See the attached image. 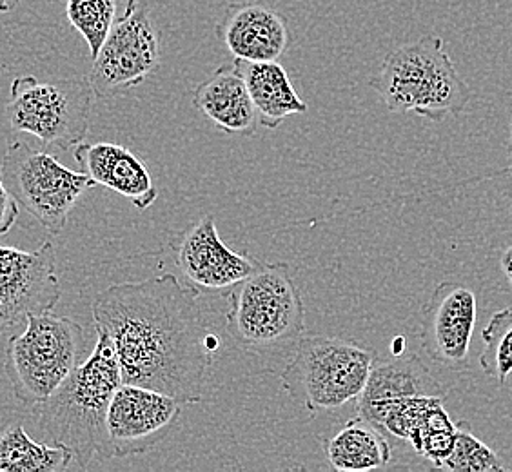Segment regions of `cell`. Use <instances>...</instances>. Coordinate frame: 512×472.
<instances>
[{
    "label": "cell",
    "instance_id": "obj_1",
    "mask_svg": "<svg viewBox=\"0 0 512 472\" xmlns=\"http://www.w3.org/2000/svg\"><path fill=\"white\" fill-rule=\"evenodd\" d=\"M198 296L171 273L113 284L95 296V329L111 338L124 384L169 394L182 405L202 400L218 338L207 333Z\"/></svg>",
    "mask_w": 512,
    "mask_h": 472
},
{
    "label": "cell",
    "instance_id": "obj_2",
    "mask_svg": "<svg viewBox=\"0 0 512 472\" xmlns=\"http://www.w3.org/2000/svg\"><path fill=\"white\" fill-rule=\"evenodd\" d=\"M95 331L93 353L48 400L33 407L42 434L51 443L68 447L80 469L111 458L106 416L113 394L124 384L111 338Z\"/></svg>",
    "mask_w": 512,
    "mask_h": 472
},
{
    "label": "cell",
    "instance_id": "obj_3",
    "mask_svg": "<svg viewBox=\"0 0 512 472\" xmlns=\"http://www.w3.org/2000/svg\"><path fill=\"white\" fill-rule=\"evenodd\" d=\"M369 86L387 111L416 113L433 122L460 115L473 95L440 37H424L389 53Z\"/></svg>",
    "mask_w": 512,
    "mask_h": 472
},
{
    "label": "cell",
    "instance_id": "obj_4",
    "mask_svg": "<svg viewBox=\"0 0 512 472\" xmlns=\"http://www.w3.org/2000/svg\"><path fill=\"white\" fill-rule=\"evenodd\" d=\"M375 349L333 336H300L293 358L280 374L282 387L315 416L356 400L373 365Z\"/></svg>",
    "mask_w": 512,
    "mask_h": 472
},
{
    "label": "cell",
    "instance_id": "obj_5",
    "mask_svg": "<svg viewBox=\"0 0 512 472\" xmlns=\"http://www.w3.org/2000/svg\"><path fill=\"white\" fill-rule=\"evenodd\" d=\"M84 327L53 313L31 315L22 335H13L6 349L4 371L15 398L24 407L48 400L84 362Z\"/></svg>",
    "mask_w": 512,
    "mask_h": 472
},
{
    "label": "cell",
    "instance_id": "obj_6",
    "mask_svg": "<svg viewBox=\"0 0 512 472\" xmlns=\"http://www.w3.org/2000/svg\"><path fill=\"white\" fill-rule=\"evenodd\" d=\"M229 333L253 349L295 342L306 331V305L286 262L262 264L233 286L227 311Z\"/></svg>",
    "mask_w": 512,
    "mask_h": 472
},
{
    "label": "cell",
    "instance_id": "obj_7",
    "mask_svg": "<svg viewBox=\"0 0 512 472\" xmlns=\"http://www.w3.org/2000/svg\"><path fill=\"white\" fill-rule=\"evenodd\" d=\"M0 178L17 206L53 236L62 233L79 198L97 186L86 173L62 166L50 153L22 140L11 142L4 151Z\"/></svg>",
    "mask_w": 512,
    "mask_h": 472
},
{
    "label": "cell",
    "instance_id": "obj_8",
    "mask_svg": "<svg viewBox=\"0 0 512 472\" xmlns=\"http://www.w3.org/2000/svg\"><path fill=\"white\" fill-rule=\"evenodd\" d=\"M8 120L13 131L39 138L46 146L73 149L88 135L95 93L88 77L11 82Z\"/></svg>",
    "mask_w": 512,
    "mask_h": 472
},
{
    "label": "cell",
    "instance_id": "obj_9",
    "mask_svg": "<svg viewBox=\"0 0 512 472\" xmlns=\"http://www.w3.org/2000/svg\"><path fill=\"white\" fill-rule=\"evenodd\" d=\"M160 68V37L140 0H128L109 30L88 80L95 97L109 99L137 88Z\"/></svg>",
    "mask_w": 512,
    "mask_h": 472
},
{
    "label": "cell",
    "instance_id": "obj_10",
    "mask_svg": "<svg viewBox=\"0 0 512 472\" xmlns=\"http://www.w3.org/2000/svg\"><path fill=\"white\" fill-rule=\"evenodd\" d=\"M62 289L51 240L35 251L0 246V335L31 315L51 313Z\"/></svg>",
    "mask_w": 512,
    "mask_h": 472
},
{
    "label": "cell",
    "instance_id": "obj_11",
    "mask_svg": "<svg viewBox=\"0 0 512 472\" xmlns=\"http://www.w3.org/2000/svg\"><path fill=\"white\" fill-rule=\"evenodd\" d=\"M182 404L169 394L142 385L122 384L106 416L111 458L148 453L175 427Z\"/></svg>",
    "mask_w": 512,
    "mask_h": 472
},
{
    "label": "cell",
    "instance_id": "obj_12",
    "mask_svg": "<svg viewBox=\"0 0 512 472\" xmlns=\"http://www.w3.org/2000/svg\"><path fill=\"white\" fill-rule=\"evenodd\" d=\"M476 318V295L469 287L440 284L420 318V342L425 354L434 364L454 371L467 369Z\"/></svg>",
    "mask_w": 512,
    "mask_h": 472
},
{
    "label": "cell",
    "instance_id": "obj_13",
    "mask_svg": "<svg viewBox=\"0 0 512 472\" xmlns=\"http://www.w3.org/2000/svg\"><path fill=\"white\" fill-rule=\"evenodd\" d=\"M180 273L197 291H224L253 275L264 262L249 253H237L218 235L217 220L206 215L180 235L175 244Z\"/></svg>",
    "mask_w": 512,
    "mask_h": 472
},
{
    "label": "cell",
    "instance_id": "obj_14",
    "mask_svg": "<svg viewBox=\"0 0 512 472\" xmlns=\"http://www.w3.org/2000/svg\"><path fill=\"white\" fill-rule=\"evenodd\" d=\"M218 37L235 59L278 60L289 46L287 22L260 2H231L218 22Z\"/></svg>",
    "mask_w": 512,
    "mask_h": 472
},
{
    "label": "cell",
    "instance_id": "obj_15",
    "mask_svg": "<svg viewBox=\"0 0 512 472\" xmlns=\"http://www.w3.org/2000/svg\"><path fill=\"white\" fill-rule=\"evenodd\" d=\"M73 157L82 173L97 186L108 187L120 197L128 198L140 211H146L157 202V184L146 162L131 149L111 142H80L73 148Z\"/></svg>",
    "mask_w": 512,
    "mask_h": 472
},
{
    "label": "cell",
    "instance_id": "obj_16",
    "mask_svg": "<svg viewBox=\"0 0 512 472\" xmlns=\"http://www.w3.org/2000/svg\"><path fill=\"white\" fill-rule=\"evenodd\" d=\"M414 396H447V387L434 378L418 356H400L371 369L364 391L356 398V413L371 423L385 405Z\"/></svg>",
    "mask_w": 512,
    "mask_h": 472
},
{
    "label": "cell",
    "instance_id": "obj_17",
    "mask_svg": "<svg viewBox=\"0 0 512 472\" xmlns=\"http://www.w3.org/2000/svg\"><path fill=\"white\" fill-rule=\"evenodd\" d=\"M193 106L227 135L249 137L260 126L255 104L235 64H224L193 93Z\"/></svg>",
    "mask_w": 512,
    "mask_h": 472
},
{
    "label": "cell",
    "instance_id": "obj_18",
    "mask_svg": "<svg viewBox=\"0 0 512 472\" xmlns=\"http://www.w3.org/2000/svg\"><path fill=\"white\" fill-rule=\"evenodd\" d=\"M233 64L246 82L260 126L276 129L287 117L307 113L306 102L300 99L286 68L278 60L251 62L235 59Z\"/></svg>",
    "mask_w": 512,
    "mask_h": 472
},
{
    "label": "cell",
    "instance_id": "obj_19",
    "mask_svg": "<svg viewBox=\"0 0 512 472\" xmlns=\"http://www.w3.org/2000/svg\"><path fill=\"white\" fill-rule=\"evenodd\" d=\"M325 458L340 472H367L391 463V443L375 425L355 416L333 436L322 440Z\"/></svg>",
    "mask_w": 512,
    "mask_h": 472
},
{
    "label": "cell",
    "instance_id": "obj_20",
    "mask_svg": "<svg viewBox=\"0 0 512 472\" xmlns=\"http://www.w3.org/2000/svg\"><path fill=\"white\" fill-rule=\"evenodd\" d=\"M73 460L68 447L35 442L20 423L0 434V472H62Z\"/></svg>",
    "mask_w": 512,
    "mask_h": 472
},
{
    "label": "cell",
    "instance_id": "obj_21",
    "mask_svg": "<svg viewBox=\"0 0 512 472\" xmlns=\"http://www.w3.org/2000/svg\"><path fill=\"white\" fill-rule=\"evenodd\" d=\"M120 4L126 6L128 0H68L66 15L69 24L86 40L91 60L97 57L109 30L124 11H119Z\"/></svg>",
    "mask_w": 512,
    "mask_h": 472
},
{
    "label": "cell",
    "instance_id": "obj_22",
    "mask_svg": "<svg viewBox=\"0 0 512 472\" xmlns=\"http://www.w3.org/2000/svg\"><path fill=\"white\" fill-rule=\"evenodd\" d=\"M483 373L503 385L512 374V307L496 311L483 327Z\"/></svg>",
    "mask_w": 512,
    "mask_h": 472
},
{
    "label": "cell",
    "instance_id": "obj_23",
    "mask_svg": "<svg viewBox=\"0 0 512 472\" xmlns=\"http://www.w3.org/2000/svg\"><path fill=\"white\" fill-rule=\"evenodd\" d=\"M440 469L453 472H493L503 471V465L498 454L474 436L471 425L460 420L456 422L453 451L445 458Z\"/></svg>",
    "mask_w": 512,
    "mask_h": 472
},
{
    "label": "cell",
    "instance_id": "obj_24",
    "mask_svg": "<svg viewBox=\"0 0 512 472\" xmlns=\"http://www.w3.org/2000/svg\"><path fill=\"white\" fill-rule=\"evenodd\" d=\"M456 423L451 422L449 414L444 409V400L438 402L427 414L424 425L416 433L411 445L414 451L424 456L425 460L434 463V467H442L445 458L451 454L454 445Z\"/></svg>",
    "mask_w": 512,
    "mask_h": 472
},
{
    "label": "cell",
    "instance_id": "obj_25",
    "mask_svg": "<svg viewBox=\"0 0 512 472\" xmlns=\"http://www.w3.org/2000/svg\"><path fill=\"white\" fill-rule=\"evenodd\" d=\"M19 218V206L0 178V235H8Z\"/></svg>",
    "mask_w": 512,
    "mask_h": 472
},
{
    "label": "cell",
    "instance_id": "obj_26",
    "mask_svg": "<svg viewBox=\"0 0 512 472\" xmlns=\"http://www.w3.org/2000/svg\"><path fill=\"white\" fill-rule=\"evenodd\" d=\"M502 269L505 276H507V280L511 282L512 286V247H509L502 256Z\"/></svg>",
    "mask_w": 512,
    "mask_h": 472
},
{
    "label": "cell",
    "instance_id": "obj_27",
    "mask_svg": "<svg viewBox=\"0 0 512 472\" xmlns=\"http://www.w3.org/2000/svg\"><path fill=\"white\" fill-rule=\"evenodd\" d=\"M20 0H0V13H11L19 6Z\"/></svg>",
    "mask_w": 512,
    "mask_h": 472
},
{
    "label": "cell",
    "instance_id": "obj_28",
    "mask_svg": "<svg viewBox=\"0 0 512 472\" xmlns=\"http://www.w3.org/2000/svg\"><path fill=\"white\" fill-rule=\"evenodd\" d=\"M509 155H511V164H509L507 171H509V175H512V118L511 124H509Z\"/></svg>",
    "mask_w": 512,
    "mask_h": 472
}]
</instances>
